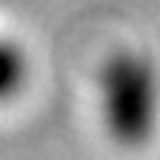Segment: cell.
Listing matches in <instances>:
<instances>
[{
    "mask_svg": "<svg viewBox=\"0 0 160 160\" xmlns=\"http://www.w3.org/2000/svg\"><path fill=\"white\" fill-rule=\"evenodd\" d=\"M98 112L107 135L124 146L152 138L158 121V73L146 53L115 51L98 70Z\"/></svg>",
    "mask_w": 160,
    "mask_h": 160,
    "instance_id": "cell-1",
    "label": "cell"
},
{
    "mask_svg": "<svg viewBox=\"0 0 160 160\" xmlns=\"http://www.w3.org/2000/svg\"><path fill=\"white\" fill-rule=\"evenodd\" d=\"M28 79V56L20 42L0 37V104L17 98Z\"/></svg>",
    "mask_w": 160,
    "mask_h": 160,
    "instance_id": "cell-2",
    "label": "cell"
}]
</instances>
